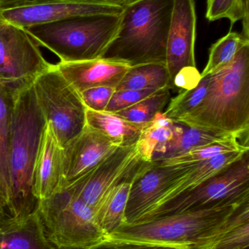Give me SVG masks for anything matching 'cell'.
Listing matches in <instances>:
<instances>
[{
    "label": "cell",
    "mask_w": 249,
    "mask_h": 249,
    "mask_svg": "<svg viewBox=\"0 0 249 249\" xmlns=\"http://www.w3.org/2000/svg\"><path fill=\"white\" fill-rule=\"evenodd\" d=\"M46 125L33 86L13 96L10 128V219L21 222L36 213L39 202L32 193L34 167Z\"/></svg>",
    "instance_id": "6da1fadb"
},
{
    "label": "cell",
    "mask_w": 249,
    "mask_h": 249,
    "mask_svg": "<svg viewBox=\"0 0 249 249\" xmlns=\"http://www.w3.org/2000/svg\"><path fill=\"white\" fill-rule=\"evenodd\" d=\"M209 76L206 97L178 123L241 138L249 136V44L229 65Z\"/></svg>",
    "instance_id": "7a4b0ae2"
},
{
    "label": "cell",
    "mask_w": 249,
    "mask_h": 249,
    "mask_svg": "<svg viewBox=\"0 0 249 249\" xmlns=\"http://www.w3.org/2000/svg\"><path fill=\"white\" fill-rule=\"evenodd\" d=\"M174 0H133L124 6L115 37L102 58L131 67L166 64Z\"/></svg>",
    "instance_id": "3957f363"
},
{
    "label": "cell",
    "mask_w": 249,
    "mask_h": 249,
    "mask_svg": "<svg viewBox=\"0 0 249 249\" xmlns=\"http://www.w3.org/2000/svg\"><path fill=\"white\" fill-rule=\"evenodd\" d=\"M248 201L190 211L146 222L122 224L110 236L140 242L206 249L219 236L231 216Z\"/></svg>",
    "instance_id": "277c9868"
},
{
    "label": "cell",
    "mask_w": 249,
    "mask_h": 249,
    "mask_svg": "<svg viewBox=\"0 0 249 249\" xmlns=\"http://www.w3.org/2000/svg\"><path fill=\"white\" fill-rule=\"evenodd\" d=\"M121 14L82 16L26 29L61 62L88 61L102 58L118 32Z\"/></svg>",
    "instance_id": "5b68a950"
},
{
    "label": "cell",
    "mask_w": 249,
    "mask_h": 249,
    "mask_svg": "<svg viewBox=\"0 0 249 249\" xmlns=\"http://www.w3.org/2000/svg\"><path fill=\"white\" fill-rule=\"evenodd\" d=\"M38 214L47 240L56 249L87 248L108 238L94 211L68 187L39 202Z\"/></svg>",
    "instance_id": "8992f818"
},
{
    "label": "cell",
    "mask_w": 249,
    "mask_h": 249,
    "mask_svg": "<svg viewBox=\"0 0 249 249\" xmlns=\"http://www.w3.org/2000/svg\"><path fill=\"white\" fill-rule=\"evenodd\" d=\"M249 151L194 190L145 213L134 223L249 200Z\"/></svg>",
    "instance_id": "52a82bcc"
},
{
    "label": "cell",
    "mask_w": 249,
    "mask_h": 249,
    "mask_svg": "<svg viewBox=\"0 0 249 249\" xmlns=\"http://www.w3.org/2000/svg\"><path fill=\"white\" fill-rule=\"evenodd\" d=\"M32 86L45 121L64 148L86 125V108L80 94L55 64L40 74Z\"/></svg>",
    "instance_id": "ba28073f"
},
{
    "label": "cell",
    "mask_w": 249,
    "mask_h": 249,
    "mask_svg": "<svg viewBox=\"0 0 249 249\" xmlns=\"http://www.w3.org/2000/svg\"><path fill=\"white\" fill-rule=\"evenodd\" d=\"M40 45L26 28L0 20V86L12 96L49 70Z\"/></svg>",
    "instance_id": "9c48e42d"
},
{
    "label": "cell",
    "mask_w": 249,
    "mask_h": 249,
    "mask_svg": "<svg viewBox=\"0 0 249 249\" xmlns=\"http://www.w3.org/2000/svg\"><path fill=\"white\" fill-rule=\"evenodd\" d=\"M141 162L136 144L117 147L92 171L64 187H68L94 211L104 196Z\"/></svg>",
    "instance_id": "30bf717a"
},
{
    "label": "cell",
    "mask_w": 249,
    "mask_h": 249,
    "mask_svg": "<svg viewBox=\"0 0 249 249\" xmlns=\"http://www.w3.org/2000/svg\"><path fill=\"white\" fill-rule=\"evenodd\" d=\"M193 165L165 166L156 161L142 162L131 181L124 224L134 223L165 189Z\"/></svg>",
    "instance_id": "8fae6325"
},
{
    "label": "cell",
    "mask_w": 249,
    "mask_h": 249,
    "mask_svg": "<svg viewBox=\"0 0 249 249\" xmlns=\"http://www.w3.org/2000/svg\"><path fill=\"white\" fill-rule=\"evenodd\" d=\"M196 31L195 0H174L166 50V66L173 88L181 70L196 67Z\"/></svg>",
    "instance_id": "7c38bea8"
},
{
    "label": "cell",
    "mask_w": 249,
    "mask_h": 249,
    "mask_svg": "<svg viewBox=\"0 0 249 249\" xmlns=\"http://www.w3.org/2000/svg\"><path fill=\"white\" fill-rule=\"evenodd\" d=\"M123 9L120 4L107 3H53L0 10V20L29 28L82 16L119 14Z\"/></svg>",
    "instance_id": "4fadbf2b"
},
{
    "label": "cell",
    "mask_w": 249,
    "mask_h": 249,
    "mask_svg": "<svg viewBox=\"0 0 249 249\" xmlns=\"http://www.w3.org/2000/svg\"><path fill=\"white\" fill-rule=\"evenodd\" d=\"M116 148L100 132L86 125L80 134L63 148L61 187L92 171Z\"/></svg>",
    "instance_id": "5bb4252c"
},
{
    "label": "cell",
    "mask_w": 249,
    "mask_h": 249,
    "mask_svg": "<svg viewBox=\"0 0 249 249\" xmlns=\"http://www.w3.org/2000/svg\"><path fill=\"white\" fill-rule=\"evenodd\" d=\"M63 77L79 93L99 86L116 89L131 66L121 61L100 58L55 64Z\"/></svg>",
    "instance_id": "9a60e30c"
},
{
    "label": "cell",
    "mask_w": 249,
    "mask_h": 249,
    "mask_svg": "<svg viewBox=\"0 0 249 249\" xmlns=\"http://www.w3.org/2000/svg\"><path fill=\"white\" fill-rule=\"evenodd\" d=\"M63 147L47 124L42 133L33 171L32 193L40 202L57 193L62 184Z\"/></svg>",
    "instance_id": "2e32d148"
},
{
    "label": "cell",
    "mask_w": 249,
    "mask_h": 249,
    "mask_svg": "<svg viewBox=\"0 0 249 249\" xmlns=\"http://www.w3.org/2000/svg\"><path fill=\"white\" fill-rule=\"evenodd\" d=\"M249 151V150H248ZM247 152V151H245ZM245 152H235L219 155L200 163L194 164L185 174L170 184L156 201L141 215L157 209L178 196L191 191L216 175L225 167L238 160ZM137 222V221H136Z\"/></svg>",
    "instance_id": "e0dca14e"
},
{
    "label": "cell",
    "mask_w": 249,
    "mask_h": 249,
    "mask_svg": "<svg viewBox=\"0 0 249 249\" xmlns=\"http://www.w3.org/2000/svg\"><path fill=\"white\" fill-rule=\"evenodd\" d=\"M175 123L174 137L169 142L159 145L153 152L152 161H162L185 153L194 148L230 139L242 138L230 133L197 128Z\"/></svg>",
    "instance_id": "ac0fdd59"
},
{
    "label": "cell",
    "mask_w": 249,
    "mask_h": 249,
    "mask_svg": "<svg viewBox=\"0 0 249 249\" xmlns=\"http://www.w3.org/2000/svg\"><path fill=\"white\" fill-rule=\"evenodd\" d=\"M0 249H56L47 240L38 212L21 222L0 219Z\"/></svg>",
    "instance_id": "d6986e66"
},
{
    "label": "cell",
    "mask_w": 249,
    "mask_h": 249,
    "mask_svg": "<svg viewBox=\"0 0 249 249\" xmlns=\"http://www.w3.org/2000/svg\"><path fill=\"white\" fill-rule=\"evenodd\" d=\"M143 162L142 161L134 171L113 187L94 209L95 220L107 236H110L124 224V213L131 181Z\"/></svg>",
    "instance_id": "ffe728a7"
},
{
    "label": "cell",
    "mask_w": 249,
    "mask_h": 249,
    "mask_svg": "<svg viewBox=\"0 0 249 249\" xmlns=\"http://www.w3.org/2000/svg\"><path fill=\"white\" fill-rule=\"evenodd\" d=\"M13 97L0 86V219L10 220V128Z\"/></svg>",
    "instance_id": "44dd1931"
},
{
    "label": "cell",
    "mask_w": 249,
    "mask_h": 249,
    "mask_svg": "<svg viewBox=\"0 0 249 249\" xmlns=\"http://www.w3.org/2000/svg\"><path fill=\"white\" fill-rule=\"evenodd\" d=\"M86 125L100 132L117 147L137 143L143 127L132 124L115 113L86 109Z\"/></svg>",
    "instance_id": "7402d4cb"
},
{
    "label": "cell",
    "mask_w": 249,
    "mask_h": 249,
    "mask_svg": "<svg viewBox=\"0 0 249 249\" xmlns=\"http://www.w3.org/2000/svg\"><path fill=\"white\" fill-rule=\"evenodd\" d=\"M173 89L166 64L152 63L130 67L116 89L159 90Z\"/></svg>",
    "instance_id": "603a6c76"
},
{
    "label": "cell",
    "mask_w": 249,
    "mask_h": 249,
    "mask_svg": "<svg viewBox=\"0 0 249 249\" xmlns=\"http://www.w3.org/2000/svg\"><path fill=\"white\" fill-rule=\"evenodd\" d=\"M249 247V201L225 224L215 241L206 249H247Z\"/></svg>",
    "instance_id": "cb8c5ba5"
},
{
    "label": "cell",
    "mask_w": 249,
    "mask_h": 249,
    "mask_svg": "<svg viewBox=\"0 0 249 249\" xmlns=\"http://www.w3.org/2000/svg\"><path fill=\"white\" fill-rule=\"evenodd\" d=\"M175 123L159 112L153 121L143 127L136 143L139 158L143 162L152 161L153 152L159 145L169 142L174 137Z\"/></svg>",
    "instance_id": "d4e9b609"
},
{
    "label": "cell",
    "mask_w": 249,
    "mask_h": 249,
    "mask_svg": "<svg viewBox=\"0 0 249 249\" xmlns=\"http://www.w3.org/2000/svg\"><path fill=\"white\" fill-rule=\"evenodd\" d=\"M241 140L238 138H235L224 142L211 143L194 148L181 155L156 162L165 166H186L200 163L224 154L249 150V143H243Z\"/></svg>",
    "instance_id": "484cf974"
},
{
    "label": "cell",
    "mask_w": 249,
    "mask_h": 249,
    "mask_svg": "<svg viewBox=\"0 0 249 249\" xmlns=\"http://www.w3.org/2000/svg\"><path fill=\"white\" fill-rule=\"evenodd\" d=\"M249 44L241 33L230 32L228 35L219 39L210 48L209 61L206 68L200 74L201 77L209 75L233 61L240 50Z\"/></svg>",
    "instance_id": "4316f807"
},
{
    "label": "cell",
    "mask_w": 249,
    "mask_h": 249,
    "mask_svg": "<svg viewBox=\"0 0 249 249\" xmlns=\"http://www.w3.org/2000/svg\"><path fill=\"white\" fill-rule=\"evenodd\" d=\"M170 90H158L136 105L115 114L132 124L145 127L167 106L171 98Z\"/></svg>",
    "instance_id": "83f0119b"
},
{
    "label": "cell",
    "mask_w": 249,
    "mask_h": 249,
    "mask_svg": "<svg viewBox=\"0 0 249 249\" xmlns=\"http://www.w3.org/2000/svg\"><path fill=\"white\" fill-rule=\"evenodd\" d=\"M249 0H206V17L209 21L229 19L231 26L242 20L241 35L249 39Z\"/></svg>",
    "instance_id": "f1b7e54d"
},
{
    "label": "cell",
    "mask_w": 249,
    "mask_h": 249,
    "mask_svg": "<svg viewBox=\"0 0 249 249\" xmlns=\"http://www.w3.org/2000/svg\"><path fill=\"white\" fill-rule=\"evenodd\" d=\"M209 85V76L201 77L192 89H186L172 99L164 115L174 122H179L197 109L206 97Z\"/></svg>",
    "instance_id": "f546056e"
},
{
    "label": "cell",
    "mask_w": 249,
    "mask_h": 249,
    "mask_svg": "<svg viewBox=\"0 0 249 249\" xmlns=\"http://www.w3.org/2000/svg\"><path fill=\"white\" fill-rule=\"evenodd\" d=\"M82 249H192L191 247L174 244H156V243L140 242L120 239L109 236L100 242Z\"/></svg>",
    "instance_id": "4dcf8cb0"
},
{
    "label": "cell",
    "mask_w": 249,
    "mask_h": 249,
    "mask_svg": "<svg viewBox=\"0 0 249 249\" xmlns=\"http://www.w3.org/2000/svg\"><path fill=\"white\" fill-rule=\"evenodd\" d=\"M158 90H137L131 89H116L114 92L109 105L107 107L106 112H119L123 109L130 107L133 105L140 102L143 99H146L150 95L153 94Z\"/></svg>",
    "instance_id": "1f68e13d"
},
{
    "label": "cell",
    "mask_w": 249,
    "mask_h": 249,
    "mask_svg": "<svg viewBox=\"0 0 249 249\" xmlns=\"http://www.w3.org/2000/svg\"><path fill=\"white\" fill-rule=\"evenodd\" d=\"M116 89L109 86H99L83 90L80 94L86 109L104 112Z\"/></svg>",
    "instance_id": "d6a6232c"
},
{
    "label": "cell",
    "mask_w": 249,
    "mask_h": 249,
    "mask_svg": "<svg viewBox=\"0 0 249 249\" xmlns=\"http://www.w3.org/2000/svg\"><path fill=\"white\" fill-rule=\"evenodd\" d=\"M69 3L67 0H0V10L20 8L38 4ZM71 3V2H70Z\"/></svg>",
    "instance_id": "836d02e7"
},
{
    "label": "cell",
    "mask_w": 249,
    "mask_h": 249,
    "mask_svg": "<svg viewBox=\"0 0 249 249\" xmlns=\"http://www.w3.org/2000/svg\"><path fill=\"white\" fill-rule=\"evenodd\" d=\"M67 1L75 3H107V4L125 5V3L123 0H67Z\"/></svg>",
    "instance_id": "e575fe53"
}]
</instances>
